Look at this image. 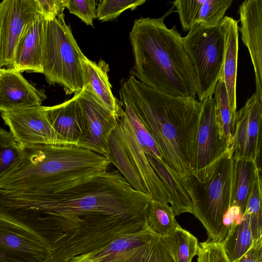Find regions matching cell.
Returning <instances> with one entry per match:
<instances>
[{
    "instance_id": "25",
    "label": "cell",
    "mask_w": 262,
    "mask_h": 262,
    "mask_svg": "<svg viewBox=\"0 0 262 262\" xmlns=\"http://www.w3.org/2000/svg\"><path fill=\"white\" fill-rule=\"evenodd\" d=\"M222 243L231 262L238 259L249 250L253 240L248 213L244 212L243 215L231 221L227 234Z\"/></svg>"
},
{
    "instance_id": "12",
    "label": "cell",
    "mask_w": 262,
    "mask_h": 262,
    "mask_svg": "<svg viewBox=\"0 0 262 262\" xmlns=\"http://www.w3.org/2000/svg\"><path fill=\"white\" fill-rule=\"evenodd\" d=\"M1 115L15 139L22 146L73 144L54 130L46 115L44 106L3 112Z\"/></svg>"
},
{
    "instance_id": "9",
    "label": "cell",
    "mask_w": 262,
    "mask_h": 262,
    "mask_svg": "<svg viewBox=\"0 0 262 262\" xmlns=\"http://www.w3.org/2000/svg\"><path fill=\"white\" fill-rule=\"evenodd\" d=\"M182 42L194 71L196 95L202 102L212 96L221 76L223 34L219 26L206 28L196 24L182 37Z\"/></svg>"
},
{
    "instance_id": "16",
    "label": "cell",
    "mask_w": 262,
    "mask_h": 262,
    "mask_svg": "<svg viewBox=\"0 0 262 262\" xmlns=\"http://www.w3.org/2000/svg\"><path fill=\"white\" fill-rule=\"evenodd\" d=\"M194 145L192 171L203 168L220 157L230 147L221 137L212 96L202 102Z\"/></svg>"
},
{
    "instance_id": "3",
    "label": "cell",
    "mask_w": 262,
    "mask_h": 262,
    "mask_svg": "<svg viewBox=\"0 0 262 262\" xmlns=\"http://www.w3.org/2000/svg\"><path fill=\"white\" fill-rule=\"evenodd\" d=\"M163 18L134 21L129 35L134 58L131 76L166 95L196 98V78L183 37L176 26L168 29Z\"/></svg>"
},
{
    "instance_id": "35",
    "label": "cell",
    "mask_w": 262,
    "mask_h": 262,
    "mask_svg": "<svg viewBox=\"0 0 262 262\" xmlns=\"http://www.w3.org/2000/svg\"><path fill=\"white\" fill-rule=\"evenodd\" d=\"M96 5L95 0H66V7L86 25L93 26V20L97 18Z\"/></svg>"
},
{
    "instance_id": "34",
    "label": "cell",
    "mask_w": 262,
    "mask_h": 262,
    "mask_svg": "<svg viewBox=\"0 0 262 262\" xmlns=\"http://www.w3.org/2000/svg\"><path fill=\"white\" fill-rule=\"evenodd\" d=\"M197 262H231L222 242L209 240L198 244Z\"/></svg>"
},
{
    "instance_id": "15",
    "label": "cell",
    "mask_w": 262,
    "mask_h": 262,
    "mask_svg": "<svg viewBox=\"0 0 262 262\" xmlns=\"http://www.w3.org/2000/svg\"><path fill=\"white\" fill-rule=\"evenodd\" d=\"M51 253L28 230L0 220V262H46Z\"/></svg>"
},
{
    "instance_id": "14",
    "label": "cell",
    "mask_w": 262,
    "mask_h": 262,
    "mask_svg": "<svg viewBox=\"0 0 262 262\" xmlns=\"http://www.w3.org/2000/svg\"><path fill=\"white\" fill-rule=\"evenodd\" d=\"M77 100L85 132L79 146L107 158L109 137L119 118L103 107L84 89L78 94Z\"/></svg>"
},
{
    "instance_id": "27",
    "label": "cell",
    "mask_w": 262,
    "mask_h": 262,
    "mask_svg": "<svg viewBox=\"0 0 262 262\" xmlns=\"http://www.w3.org/2000/svg\"><path fill=\"white\" fill-rule=\"evenodd\" d=\"M213 95L215 114L220 135L230 147L236 113L231 109L222 76L216 85Z\"/></svg>"
},
{
    "instance_id": "20",
    "label": "cell",
    "mask_w": 262,
    "mask_h": 262,
    "mask_svg": "<svg viewBox=\"0 0 262 262\" xmlns=\"http://www.w3.org/2000/svg\"><path fill=\"white\" fill-rule=\"evenodd\" d=\"M83 89L105 109L119 118L124 113L121 102L114 96L110 82L108 64L100 60L96 63L85 56L82 60Z\"/></svg>"
},
{
    "instance_id": "8",
    "label": "cell",
    "mask_w": 262,
    "mask_h": 262,
    "mask_svg": "<svg viewBox=\"0 0 262 262\" xmlns=\"http://www.w3.org/2000/svg\"><path fill=\"white\" fill-rule=\"evenodd\" d=\"M147 215H104L83 219L63 234L46 262H68L74 257L97 250L120 236L141 229L147 223Z\"/></svg>"
},
{
    "instance_id": "29",
    "label": "cell",
    "mask_w": 262,
    "mask_h": 262,
    "mask_svg": "<svg viewBox=\"0 0 262 262\" xmlns=\"http://www.w3.org/2000/svg\"><path fill=\"white\" fill-rule=\"evenodd\" d=\"M122 104L124 107V113L132 127L136 139L145 155L151 156L164 163L161 153L152 136L131 107L126 103Z\"/></svg>"
},
{
    "instance_id": "23",
    "label": "cell",
    "mask_w": 262,
    "mask_h": 262,
    "mask_svg": "<svg viewBox=\"0 0 262 262\" xmlns=\"http://www.w3.org/2000/svg\"><path fill=\"white\" fill-rule=\"evenodd\" d=\"M146 156L171 196L170 207L174 215L186 212L194 214L192 203L183 185L182 178L164 163L149 155Z\"/></svg>"
},
{
    "instance_id": "32",
    "label": "cell",
    "mask_w": 262,
    "mask_h": 262,
    "mask_svg": "<svg viewBox=\"0 0 262 262\" xmlns=\"http://www.w3.org/2000/svg\"><path fill=\"white\" fill-rule=\"evenodd\" d=\"M146 0H102L96 9L97 18L102 22L112 21L127 9L133 10Z\"/></svg>"
},
{
    "instance_id": "22",
    "label": "cell",
    "mask_w": 262,
    "mask_h": 262,
    "mask_svg": "<svg viewBox=\"0 0 262 262\" xmlns=\"http://www.w3.org/2000/svg\"><path fill=\"white\" fill-rule=\"evenodd\" d=\"M224 36V52L221 76L225 85L229 104L237 112L236 78L238 51V26L233 18L225 16L219 25Z\"/></svg>"
},
{
    "instance_id": "5",
    "label": "cell",
    "mask_w": 262,
    "mask_h": 262,
    "mask_svg": "<svg viewBox=\"0 0 262 262\" xmlns=\"http://www.w3.org/2000/svg\"><path fill=\"white\" fill-rule=\"evenodd\" d=\"M233 162L230 146L215 161L182 179L193 215L206 230L209 241L222 242L229 230L225 216L230 207Z\"/></svg>"
},
{
    "instance_id": "30",
    "label": "cell",
    "mask_w": 262,
    "mask_h": 262,
    "mask_svg": "<svg viewBox=\"0 0 262 262\" xmlns=\"http://www.w3.org/2000/svg\"><path fill=\"white\" fill-rule=\"evenodd\" d=\"M23 149L10 131L0 127V178L16 164Z\"/></svg>"
},
{
    "instance_id": "2",
    "label": "cell",
    "mask_w": 262,
    "mask_h": 262,
    "mask_svg": "<svg viewBox=\"0 0 262 262\" xmlns=\"http://www.w3.org/2000/svg\"><path fill=\"white\" fill-rule=\"evenodd\" d=\"M156 143L164 163L181 178L192 171L202 104L196 98L170 96L130 76L119 91Z\"/></svg>"
},
{
    "instance_id": "37",
    "label": "cell",
    "mask_w": 262,
    "mask_h": 262,
    "mask_svg": "<svg viewBox=\"0 0 262 262\" xmlns=\"http://www.w3.org/2000/svg\"><path fill=\"white\" fill-rule=\"evenodd\" d=\"M233 262H262V240L253 242L249 250Z\"/></svg>"
},
{
    "instance_id": "26",
    "label": "cell",
    "mask_w": 262,
    "mask_h": 262,
    "mask_svg": "<svg viewBox=\"0 0 262 262\" xmlns=\"http://www.w3.org/2000/svg\"><path fill=\"white\" fill-rule=\"evenodd\" d=\"M162 237L174 262H191L196 255L197 238L180 225Z\"/></svg>"
},
{
    "instance_id": "17",
    "label": "cell",
    "mask_w": 262,
    "mask_h": 262,
    "mask_svg": "<svg viewBox=\"0 0 262 262\" xmlns=\"http://www.w3.org/2000/svg\"><path fill=\"white\" fill-rule=\"evenodd\" d=\"M242 40L246 46L255 74L256 91L262 96V0H246L239 6Z\"/></svg>"
},
{
    "instance_id": "36",
    "label": "cell",
    "mask_w": 262,
    "mask_h": 262,
    "mask_svg": "<svg viewBox=\"0 0 262 262\" xmlns=\"http://www.w3.org/2000/svg\"><path fill=\"white\" fill-rule=\"evenodd\" d=\"M41 14L46 20H52L63 13L66 0H35Z\"/></svg>"
},
{
    "instance_id": "6",
    "label": "cell",
    "mask_w": 262,
    "mask_h": 262,
    "mask_svg": "<svg viewBox=\"0 0 262 262\" xmlns=\"http://www.w3.org/2000/svg\"><path fill=\"white\" fill-rule=\"evenodd\" d=\"M83 54L62 13L46 20L42 50L43 74L51 85L59 84L67 95L77 94L83 88Z\"/></svg>"
},
{
    "instance_id": "13",
    "label": "cell",
    "mask_w": 262,
    "mask_h": 262,
    "mask_svg": "<svg viewBox=\"0 0 262 262\" xmlns=\"http://www.w3.org/2000/svg\"><path fill=\"white\" fill-rule=\"evenodd\" d=\"M35 0L0 2V48L3 66L12 68L15 48L26 25L40 15Z\"/></svg>"
},
{
    "instance_id": "33",
    "label": "cell",
    "mask_w": 262,
    "mask_h": 262,
    "mask_svg": "<svg viewBox=\"0 0 262 262\" xmlns=\"http://www.w3.org/2000/svg\"><path fill=\"white\" fill-rule=\"evenodd\" d=\"M204 0H177L172 2L177 8L183 30L189 31L195 20Z\"/></svg>"
},
{
    "instance_id": "11",
    "label": "cell",
    "mask_w": 262,
    "mask_h": 262,
    "mask_svg": "<svg viewBox=\"0 0 262 262\" xmlns=\"http://www.w3.org/2000/svg\"><path fill=\"white\" fill-rule=\"evenodd\" d=\"M262 96L255 93L236 112L231 147L234 159L255 161L260 166Z\"/></svg>"
},
{
    "instance_id": "19",
    "label": "cell",
    "mask_w": 262,
    "mask_h": 262,
    "mask_svg": "<svg viewBox=\"0 0 262 262\" xmlns=\"http://www.w3.org/2000/svg\"><path fill=\"white\" fill-rule=\"evenodd\" d=\"M45 21L40 14L26 25L15 48L12 68L20 72L43 73L42 50Z\"/></svg>"
},
{
    "instance_id": "24",
    "label": "cell",
    "mask_w": 262,
    "mask_h": 262,
    "mask_svg": "<svg viewBox=\"0 0 262 262\" xmlns=\"http://www.w3.org/2000/svg\"><path fill=\"white\" fill-rule=\"evenodd\" d=\"M259 170L260 167L255 161L234 159L230 207L238 208L242 215Z\"/></svg>"
},
{
    "instance_id": "21",
    "label": "cell",
    "mask_w": 262,
    "mask_h": 262,
    "mask_svg": "<svg viewBox=\"0 0 262 262\" xmlns=\"http://www.w3.org/2000/svg\"><path fill=\"white\" fill-rule=\"evenodd\" d=\"M78 94L61 104L44 106V111L54 130L72 144L79 146L84 140L85 132L77 100Z\"/></svg>"
},
{
    "instance_id": "28",
    "label": "cell",
    "mask_w": 262,
    "mask_h": 262,
    "mask_svg": "<svg viewBox=\"0 0 262 262\" xmlns=\"http://www.w3.org/2000/svg\"><path fill=\"white\" fill-rule=\"evenodd\" d=\"M168 204L152 199L147 215V223L155 233L163 236L170 234L179 225Z\"/></svg>"
},
{
    "instance_id": "1",
    "label": "cell",
    "mask_w": 262,
    "mask_h": 262,
    "mask_svg": "<svg viewBox=\"0 0 262 262\" xmlns=\"http://www.w3.org/2000/svg\"><path fill=\"white\" fill-rule=\"evenodd\" d=\"M152 198L133 189L118 170H106L56 186L16 193L17 223L32 232L62 219L78 223L103 215L148 213Z\"/></svg>"
},
{
    "instance_id": "31",
    "label": "cell",
    "mask_w": 262,
    "mask_h": 262,
    "mask_svg": "<svg viewBox=\"0 0 262 262\" xmlns=\"http://www.w3.org/2000/svg\"><path fill=\"white\" fill-rule=\"evenodd\" d=\"M232 2V0H204L195 24H198L206 28L218 26Z\"/></svg>"
},
{
    "instance_id": "38",
    "label": "cell",
    "mask_w": 262,
    "mask_h": 262,
    "mask_svg": "<svg viewBox=\"0 0 262 262\" xmlns=\"http://www.w3.org/2000/svg\"><path fill=\"white\" fill-rule=\"evenodd\" d=\"M3 67L2 63V60H1V48H0V69Z\"/></svg>"
},
{
    "instance_id": "10",
    "label": "cell",
    "mask_w": 262,
    "mask_h": 262,
    "mask_svg": "<svg viewBox=\"0 0 262 262\" xmlns=\"http://www.w3.org/2000/svg\"><path fill=\"white\" fill-rule=\"evenodd\" d=\"M68 262H174L162 236L147 224L105 246L74 257Z\"/></svg>"
},
{
    "instance_id": "7",
    "label": "cell",
    "mask_w": 262,
    "mask_h": 262,
    "mask_svg": "<svg viewBox=\"0 0 262 262\" xmlns=\"http://www.w3.org/2000/svg\"><path fill=\"white\" fill-rule=\"evenodd\" d=\"M107 158L135 190L171 204V196L138 144L124 111L110 135Z\"/></svg>"
},
{
    "instance_id": "18",
    "label": "cell",
    "mask_w": 262,
    "mask_h": 262,
    "mask_svg": "<svg viewBox=\"0 0 262 262\" xmlns=\"http://www.w3.org/2000/svg\"><path fill=\"white\" fill-rule=\"evenodd\" d=\"M45 91L29 82L13 68L0 69V112H8L41 105Z\"/></svg>"
},
{
    "instance_id": "4",
    "label": "cell",
    "mask_w": 262,
    "mask_h": 262,
    "mask_svg": "<svg viewBox=\"0 0 262 262\" xmlns=\"http://www.w3.org/2000/svg\"><path fill=\"white\" fill-rule=\"evenodd\" d=\"M105 157L73 144L23 146L16 164L0 178V188L27 191L47 188L107 170Z\"/></svg>"
}]
</instances>
